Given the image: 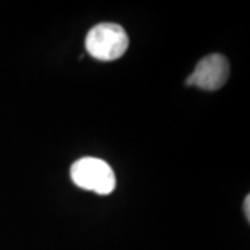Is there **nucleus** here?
Instances as JSON below:
<instances>
[{
	"instance_id": "1",
	"label": "nucleus",
	"mask_w": 250,
	"mask_h": 250,
	"mask_svg": "<svg viewBox=\"0 0 250 250\" xmlns=\"http://www.w3.org/2000/svg\"><path fill=\"white\" fill-rule=\"evenodd\" d=\"M129 41L124 28L113 22H103L93 27L86 35V52L100 62H114L123 57Z\"/></svg>"
},
{
	"instance_id": "2",
	"label": "nucleus",
	"mask_w": 250,
	"mask_h": 250,
	"mask_svg": "<svg viewBox=\"0 0 250 250\" xmlns=\"http://www.w3.org/2000/svg\"><path fill=\"white\" fill-rule=\"evenodd\" d=\"M71 179L77 187L98 195H110L116 189V175L106 161L85 157L71 167Z\"/></svg>"
},
{
	"instance_id": "3",
	"label": "nucleus",
	"mask_w": 250,
	"mask_h": 250,
	"mask_svg": "<svg viewBox=\"0 0 250 250\" xmlns=\"http://www.w3.org/2000/svg\"><path fill=\"white\" fill-rule=\"evenodd\" d=\"M229 77V64L223 54L213 53L197 62L196 68L187 78V85L203 90L223 88Z\"/></svg>"
},
{
	"instance_id": "4",
	"label": "nucleus",
	"mask_w": 250,
	"mask_h": 250,
	"mask_svg": "<svg viewBox=\"0 0 250 250\" xmlns=\"http://www.w3.org/2000/svg\"><path fill=\"white\" fill-rule=\"evenodd\" d=\"M243 210H245V214H246V220L250 221V196L248 195L245 199V203H243Z\"/></svg>"
}]
</instances>
